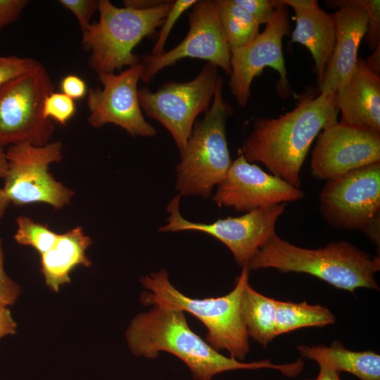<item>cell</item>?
I'll list each match as a JSON object with an SVG mask.
<instances>
[{
	"mask_svg": "<svg viewBox=\"0 0 380 380\" xmlns=\"http://www.w3.org/2000/svg\"><path fill=\"white\" fill-rule=\"evenodd\" d=\"M3 241L0 238V305L8 307L13 305L21 292L20 286L5 272Z\"/></svg>",
	"mask_w": 380,
	"mask_h": 380,
	"instance_id": "4dcf8cb0",
	"label": "cell"
},
{
	"mask_svg": "<svg viewBox=\"0 0 380 380\" xmlns=\"http://www.w3.org/2000/svg\"><path fill=\"white\" fill-rule=\"evenodd\" d=\"M91 244V238L78 226L59 234L54 245L41 255V272L52 291L58 292L61 286L70 282V274L76 267L91 265L86 255Z\"/></svg>",
	"mask_w": 380,
	"mask_h": 380,
	"instance_id": "ffe728a7",
	"label": "cell"
},
{
	"mask_svg": "<svg viewBox=\"0 0 380 380\" xmlns=\"http://www.w3.org/2000/svg\"><path fill=\"white\" fill-rule=\"evenodd\" d=\"M7 170V160L5 152L0 147V179H4Z\"/></svg>",
	"mask_w": 380,
	"mask_h": 380,
	"instance_id": "ab89813d",
	"label": "cell"
},
{
	"mask_svg": "<svg viewBox=\"0 0 380 380\" xmlns=\"http://www.w3.org/2000/svg\"><path fill=\"white\" fill-rule=\"evenodd\" d=\"M324 220L339 230H361L379 248L380 162L327 181L319 196Z\"/></svg>",
	"mask_w": 380,
	"mask_h": 380,
	"instance_id": "52a82bcc",
	"label": "cell"
},
{
	"mask_svg": "<svg viewBox=\"0 0 380 380\" xmlns=\"http://www.w3.org/2000/svg\"><path fill=\"white\" fill-rule=\"evenodd\" d=\"M219 75L212 105L196 120L180 162L176 167V189L182 196L208 198L227 175L232 160L226 137V123L232 108L222 95Z\"/></svg>",
	"mask_w": 380,
	"mask_h": 380,
	"instance_id": "8992f818",
	"label": "cell"
},
{
	"mask_svg": "<svg viewBox=\"0 0 380 380\" xmlns=\"http://www.w3.org/2000/svg\"><path fill=\"white\" fill-rule=\"evenodd\" d=\"M189 29L175 47L158 56L147 54L141 62L140 80L151 81L162 69L177 61L192 58L207 61L231 73V51L217 14L215 0H199L188 13Z\"/></svg>",
	"mask_w": 380,
	"mask_h": 380,
	"instance_id": "7c38bea8",
	"label": "cell"
},
{
	"mask_svg": "<svg viewBox=\"0 0 380 380\" xmlns=\"http://www.w3.org/2000/svg\"><path fill=\"white\" fill-rule=\"evenodd\" d=\"M173 4L172 0H165L155 7L135 9L99 0V21L82 32V46L90 52L89 68L98 74L114 73L139 63L140 57L133 53L134 47L156 33Z\"/></svg>",
	"mask_w": 380,
	"mask_h": 380,
	"instance_id": "5b68a950",
	"label": "cell"
},
{
	"mask_svg": "<svg viewBox=\"0 0 380 380\" xmlns=\"http://www.w3.org/2000/svg\"><path fill=\"white\" fill-rule=\"evenodd\" d=\"M341 122L380 132V77L357 58L348 80L336 91Z\"/></svg>",
	"mask_w": 380,
	"mask_h": 380,
	"instance_id": "ac0fdd59",
	"label": "cell"
},
{
	"mask_svg": "<svg viewBox=\"0 0 380 380\" xmlns=\"http://www.w3.org/2000/svg\"><path fill=\"white\" fill-rule=\"evenodd\" d=\"M241 268L233 290L223 296L203 299L184 295L171 284L167 271L161 269L140 279L146 289L140 296V301L145 306L162 305L193 315L205 327V341L210 346L219 352L227 350L230 357L243 360L250 351L249 337L241 309L249 270L247 266Z\"/></svg>",
	"mask_w": 380,
	"mask_h": 380,
	"instance_id": "277c9868",
	"label": "cell"
},
{
	"mask_svg": "<svg viewBox=\"0 0 380 380\" xmlns=\"http://www.w3.org/2000/svg\"><path fill=\"white\" fill-rule=\"evenodd\" d=\"M61 89L63 94L72 99H80L87 94V84L80 77L68 75L61 80Z\"/></svg>",
	"mask_w": 380,
	"mask_h": 380,
	"instance_id": "836d02e7",
	"label": "cell"
},
{
	"mask_svg": "<svg viewBox=\"0 0 380 380\" xmlns=\"http://www.w3.org/2000/svg\"><path fill=\"white\" fill-rule=\"evenodd\" d=\"M241 309L248 337L266 347L277 336L276 300L257 292L248 283L242 296Z\"/></svg>",
	"mask_w": 380,
	"mask_h": 380,
	"instance_id": "7402d4cb",
	"label": "cell"
},
{
	"mask_svg": "<svg viewBox=\"0 0 380 380\" xmlns=\"http://www.w3.org/2000/svg\"><path fill=\"white\" fill-rule=\"evenodd\" d=\"M9 204L10 202L4 194L2 189H0V221L2 219Z\"/></svg>",
	"mask_w": 380,
	"mask_h": 380,
	"instance_id": "f35d334b",
	"label": "cell"
},
{
	"mask_svg": "<svg viewBox=\"0 0 380 380\" xmlns=\"http://www.w3.org/2000/svg\"><path fill=\"white\" fill-rule=\"evenodd\" d=\"M141 70L140 62L119 74H98L102 88L90 89L87 99L88 121L92 127L111 123L133 137L156 136L157 131L146 120L139 102L137 84Z\"/></svg>",
	"mask_w": 380,
	"mask_h": 380,
	"instance_id": "5bb4252c",
	"label": "cell"
},
{
	"mask_svg": "<svg viewBox=\"0 0 380 380\" xmlns=\"http://www.w3.org/2000/svg\"><path fill=\"white\" fill-rule=\"evenodd\" d=\"M334 322V315L326 307L320 305H310L305 301L293 303L276 300L275 331L277 336L303 327H321Z\"/></svg>",
	"mask_w": 380,
	"mask_h": 380,
	"instance_id": "603a6c76",
	"label": "cell"
},
{
	"mask_svg": "<svg viewBox=\"0 0 380 380\" xmlns=\"http://www.w3.org/2000/svg\"><path fill=\"white\" fill-rule=\"evenodd\" d=\"M230 51L243 46L259 34V23L235 0H215Z\"/></svg>",
	"mask_w": 380,
	"mask_h": 380,
	"instance_id": "cb8c5ba5",
	"label": "cell"
},
{
	"mask_svg": "<svg viewBox=\"0 0 380 380\" xmlns=\"http://www.w3.org/2000/svg\"><path fill=\"white\" fill-rule=\"evenodd\" d=\"M125 338L136 356L155 359L160 352L177 356L189 367L194 380H212L217 374L237 369L272 368L289 377L301 371L298 360L276 365L270 359L243 362L224 356L191 329L184 312L162 305H152L148 311L136 315Z\"/></svg>",
	"mask_w": 380,
	"mask_h": 380,
	"instance_id": "6da1fadb",
	"label": "cell"
},
{
	"mask_svg": "<svg viewBox=\"0 0 380 380\" xmlns=\"http://www.w3.org/2000/svg\"><path fill=\"white\" fill-rule=\"evenodd\" d=\"M275 10L264 30L246 45L231 51V73L229 87L238 104H248L251 86L265 67L277 70L280 84L288 92L289 82L282 51V39L290 34L289 9L276 0Z\"/></svg>",
	"mask_w": 380,
	"mask_h": 380,
	"instance_id": "4fadbf2b",
	"label": "cell"
},
{
	"mask_svg": "<svg viewBox=\"0 0 380 380\" xmlns=\"http://www.w3.org/2000/svg\"><path fill=\"white\" fill-rule=\"evenodd\" d=\"M380 162V132L336 122L320 132L312 151L311 173L330 180Z\"/></svg>",
	"mask_w": 380,
	"mask_h": 380,
	"instance_id": "9a60e30c",
	"label": "cell"
},
{
	"mask_svg": "<svg viewBox=\"0 0 380 380\" xmlns=\"http://www.w3.org/2000/svg\"><path fill=\"white\" fill-rule=\"evenodd\" d=\"M54 84L41 63L0 86V147L49 143L55 126L43 115L46 97Z\"/></svg>",
	"mask_w": 380,
	"mask_h": 380,
	"instance_id": "ba28073f",
	"label": "cell"
},
{
	"mask_svg": "<svg viewBox=\"0 0 380 380\" xmlns=\"http://www.w3.org/2000/svg\"><path fill=\"white\" fill-rule=\"evenodd\" d=\"M247 267L248 270L274 268L282 272L306 273L351 293L357 288L379 289L374 274L380 270L379 256H372L343 240L308 249L274 233Z\"/></svg>",
	"mask_w": 380,
	"mask_h": 380,
	"instance_id": "3957f363",
	"label": "cell"
},
{
	"mask_svg": "<svg viewBox=\"0 0 380 380\" xmlns=\"http://www.w3.org/2000/svg\"><path fill=\"white\" fill-rule=\"evenodd\" d=\"M305 380H313V379H305ZM314 380H316V379H314Z\"/></svg>",
	"mask_w": 380,
	"mask_h": 380,
	"instance_id": "60d3db41",
	"label": "cell"
},
{
	"mask_svg": "<svg viewBox=\"0 0 380 380\" xmlns=\"http://www.w3.org/2000/svg\"><path fill=\"white\" fill-rule=\"evenodd\" d=\"M297 349L303 357L338 373L348 372L360 380H380V355L373 351H353L338 341L330 346L300 345Z\"/></svg>",
	"mask_w": 380,
	"mask_h": 380,
	"instance_id": "44dd1931",
	"label": "cell"
},
{
	"mask_svg": "<svg viewBox=\"0 0 380 380\" xmlns=\"http://www.w3.org/2000/svg\"><path fill=\"white\" fill-rule=\"evenodd\" d=\"M364 60L369 68L380 77V44L374 50L372 55Z\"/></svg>",
	"mask_w": 380,
	"mask_h": 380,
	"instance_id": "8d00e7d4",
	"label": "cell"
},
{
	"mask_svg": "<svg viewBox=\"0 0 380 380\" xmlns=\"http://www.w3.org/2000/svg\"><path fill=\"white\" fill-rule=\"evenodd\" d=\"M76 112L74 100L63 93L51 92L45 99L43 115L65 125Z\"/></svg>",
	"mask_w": 380,
	"mask_h": 380,
	"instance_id": "484cf974",
	"label": "cell"
},
{
	"mask_svg": "<svg viewBox=\"0 0 380 380\" xmlns=\"http://www.w3.org/2000/svg\"><path fill=\"white\" fill-rule=\"evenodd\" d=\"M295 11L296 27L291 42L305 46L311 53L320 85L336 42V23L332 14L321 9L316 0H281Z\"/></svg>",
	"mask_w": 380,
	"mask_h": 380,
	"instance_id": "d6986e66",
	"label": "cell"
},
{
	"mask_svg": "<svg viewBox=\"0 0 380 380\" xmlns=\"http://www.w3.org/2000/svg\"><path fill=\"white\" fill-rule=\"evenodd\" d=\"M39 62L30 58L0 56V86L34 68Z\"/></svg>",
	"mask_w": 380,
	"mask_h": 380,
	"instance_id": "83f0119b",
	"label": "cell"
},
{
	"mask_svg": "<svg viewBox=\"0 0 380 380\" xmlns=\"http://www.w3.org/2000/svg\"><path fill=\"white\" fill-rule=\"evenodd\" d=\"M15 241L34 248L40 255L48 251L56 243L59 234L46 225L35 222L31 217L21 215L16 219Z\"/></svg>",
	"mask_w": 380,
	"mask_h": 380,
	"instance_id": "d4e9b609",
	"label": "cell"
},
{
	"mask_svg": "<svg viewBox=\"0 0 380 380\" xmlns=\"http://www.w3.org/2000/svg\"><path fill=\"white\" fill-rule=\"evenodd\" d=\"M180 198L178 194L168 203L167 223L159 231L207 233L224 243L232 253L236 263L241 267L247 266L260 248L276 233L277 221L287 204L256 209L239 217H228L206 224L184 218L179 211Z\"/></svg>",
	"mask_w": 380,
	"mask_h": 380,
	"instance_id": "8fae6325",
	"label": "cell"
},
{
	"mask_svg": "<svg viewBox=\"0 0 380 380\" xmlns=\"http://www.w3.org/2000/svg\"><path fill=\"white\" fill-rule=\"evenodd\" d=\"M319 366V372L316 380H340L338 372L322 365Z\"/></svg>",
	"mask_w": 380,
	"mask_h": 380,
	"instance_id": "74e56055",
	"label": "cell"
},
{
	"mask_svg": "<svg viewBox=\"0 0 380 380\" xmlns=\"http://www.w3.org/2000/svg\"><path fill=\"white\" fill-rule=\"evenodd\" d=\"M59 3L77 18L82 33L91 25L90 20L99 8L96 0H60Z\"/></svg>",
	"mask_w": 380,
	"mask_h": 380,
	"instance_id": "f1b7e54d",
	"label": "cell"
},
{
	"mask_svg": "<svg viewBox=\"0 0 380 380\" xmlns=\"http://www.w3.org/2000/svg\"><path fill=\"white\" fill-rule=\"evenodd\" d=\"M303 197L299 188L248 162L239 151L237 158L217 185L213 201L218 206L248 213Z\"/></svg>",
	"mask_w": 380,
	"mask_h": 380,
	"instance_id": "2e32d148",
	"label": "cell"
},
{
	"mask_svg": "<svg viewBox=\"0 0 380 380\" xmlns=\"http://www.w3.org/2000/svg\"><path fill=\"white\" fill-rule=\"evenodd\" d=\"M336 92L310 91L292 110L275 119L258 117L240 152L249 163L263 164L272 175L295 187L310 147L322 130L337 122Z\"/></svg>",
	"mask_w": 380,
	"mask_h": 380,
	"instance_id": "7a4b0ae2",
	"label": "cell"
},
{
	"mask_svg": "<svg viewBox=\"0 0 380 380\" xmlns=\"http://www.w3.org/2000/svg\"><path fill=\"white\" fill-rule=\"evenodd\" d=\"M17 324L8 307L0 305V340L16 332Z\"/></svg>",
	"mask_w": 380,
	"mask_h": 380,
	"instance_id": "e575fe53",
	"label": "cell"
},
{
	"mask_svg": "<svg viewBox=\"0 0 380 380\" xmlns=\"http://www.w3.org/2000/svg\"><path fill=\"white\" fill-rule=\"evenodd\" d=\"M165 0H125L123 1L126 8L135 9H146L158 6L164 2Z\"/></svg>",
	"mask_w": 380,
	"mask_h": 380,
	"instance_id": "d590c367",
	"label": "cell"
},
{
	"mask_svg": "<svg viewBox=\"0 0 380 380\" xmlns=\"http://www.w3.org/2000/svg\"><path fill=\"white\" fill-rule=\"evenodd\" d=\"M197 0H176L166 15L162 28L158 34V37L151 55L158 56L165 52L164 47L168 36L177 20L182 14L187 9L191 8Z\"/></svg>",
	"mask_w": 380,
	"mask_h": 380,
	"instance_id": "4316f807",
	"label": "cell"
},
{
	"mask_svg": "<svg viewBox=\"0 0 380 380\" xmlns=\"http://www.w3.org/2000/svg\"><path fill=\"white\" fill-rule=\"evenodd\" d=\"M218 77L217 67L207 63L190 81L167 82L156 91L148 87L139 89L142 111L170 132L179 153L186 147L196 117L209 109Z\"/></svg>",
	"mask_w": 380,
	"mask_h": 380,
	"instance_id": "30bf717a",
	"label": "cell"
},
{
	"mask_svg": "<svg viewBox=\"0 0 380 380\" xmlns=\"http://www.w3.org/2000/svg\"><path fill=\"white\" fill-rule=\"evenodd\" d=\"M235 1L246 9L260 25L268 22L277 6L276 0H235Z\"/></svg>",
	"mask_w": 380,
	"mask_h": 380,
	"instance_id": "1f68e13d",
	"label": "cell"
},
{
	"mask_svg": "<svg viewBox=\"0 0 380 380\" xmlns=\"http://www.w3.org/2000/svg\"><path fill=\"white\" fill-rule=\"evenodd\" d=\"M5 154L7 170L2 190L10 203L23 206L44 203L55 209L70 204L74 191L49 172L51 164L63 158L61 142L40 146L20 143L10 146Z\"/></svg>",
	"mask_w": 380,
	"mask_h": 380,
	"instance_id": "9c48e42d",
	"label": "cell"
},
{
	"mask_svg": "<svg viewBox=\"0 0 380 380\" xmlns=\"http://www.w3.org/2000/svg\"><path fill=\"white\" fill-rule=\"evenodd\" d=\"M28 3L26 0H0V29L15 21Z\"/></svg>",
	"mask_w": 380,
	"mask_h": 380,
	"instance_id": "d6a6232c",
	"label": "cell"
},
{
	"mask_svg": "<svg viewBox=\"0 0 380 380\" xmlns=\"http://www.w3.org/2000/svg\"><path fill=\"white\" fill-rule=\"evenodd\" d=\"M338 6L333 13L336 42L332 56L319 86L320 93L336 92L351 75L355 67L357 49L366 34L368 23L364 0L332 1Z\"/></svg>",
	"mask_w": 380,
	"mask_h": 380,
	"instance_id": "e0dca14e",
	"label": "cell"
},
{
	"mask_svg": "<svg viewBox=\"0 0 380 380\" xmlns=\"http://www.w3.org/2000/svg\"><path fill=\"white\" fill-rule=\"evenodd\" d=\"M364 6L368 16L365 36L369 49L374 51L380 44V1L364 0Z\"/></svg>",
	"mask_w": 380,
	"mask_h": 380,
	"instance_id": "f546056e",
	"label": "cell"
}]
</instances>
